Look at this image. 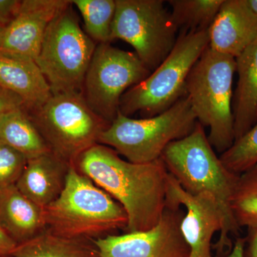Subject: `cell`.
Instances as JSON below:
<instances>
[{"label":"cell","instance_id":"9","mask_svg":"<svg viewBox=\"0 0 257 257\" xmlns=\"http://www.w3.org/2000/svg\"><path fill=\"white\" fill-rule=\"evenodd\" d=\"M177 29L162 0H116L111 40H121L151 72L170 55Z\"/></svg>","mask_w":257,"mask_h":257},{"label":"cell","instance_id":"22","mask_svg":"<svg viewBox=\"0 0 257 257\" xmlns=\"http://www.w3.org/2000/svg\"><path fill=\"white\" fill-rule=\"evenodd\" d=\"M80 12L84 29L93 41L110 43L116 12V0H72Z\"/></svg>","mask_w":257,"mask_h":257},{"label":"cell","instance_id":"5","mask_svg":"<svg viewBox=\"0 0 257 257\" xmlns=\"http://www.w3.org/2000/svg\"><path fill=\"white\" fill-rule=\"evenodd\" d=\"M208 46V30L181 32L167 58L123 94L119 112L126 116L139 112L145 118L170 109L185 96L189 74Z\"/></svg>","mask_w":257,"mask_h":257},{"label":"cell","instance_id":"2","mask_svg":"<svg viewBox=\"0 0 257 257\" xmlns=\"http://www.w3.org/2000/svg\"><path fill=\"white\" fill-rule=\"evenodd\" d=\"M171 175L192 195L209 193L220 207L224 226L217 242L212 246L216 257H226L233 247L231 236H239L241 229L231 213V197L239 175L223 165L211 146L200 123L185 138L172 142L161 157Z\"/></svg>","mask_w":257,"mask_h":257},{"label":"cell","instance_id":"23","mask_svg":"<svg viewBox=\"0 0 257 257\" xmlns=\"http://www.w3.org/2000/svg\"><path fill=\"white\" fill-rule=\"evenodd\" d=\"M230 207L240 229L257 226V165L239 175Z\"/></svg>","mask_w":257,"mask_h":257},{"label":"cell","instance_id":"19","mask_svg":"<svg viewBox=\"0 0 257 257\" xmlns=\"http://www.w3.org/2000/svg\"><path fill=\"white\" fill-rule=\"evenodd\" d=\"M13 257H100L93 240L72 239L45 230L33 239L18 244Z\"/></svg>","mask_w":257,"mask_h":257},{"label":"cell","instance_id":"24","mask_svg":"<svg viewBox=\"0 0 257 257\" xmlns=\"http://www.w3.org/2000/svg\"><path fill=\"white\" fill-rule=\"evenodd\" d=\"M230 172L241 175L257 165V121L247 133L235 140L230 148L219 156Z\"/></svg>","mask_w":257,"mask_h":257},{"label":"cell","instance_id":"20","mask_svg":"<svg viewBox=\"0 0 257 257\" xmlns=\"http://www.w3.org/2000/svg\"><path fill=\"white\" fill-rule=\"evenodd\" d=\"M0 141L28 160L51 152L25 108L10 111L0 118Z\"/></svg>","mask_w":257,"mask_h":257},{"label":"cell","instance_id":"25","mask_svg":"<svg viewBox=\"0 0 257 257\" xmlns=\"http://www.w3.org/2000/svg\"><path fill=\"white\" fill-rule=\"evenodd\" d=\"M27 162L25 155L0 141V192L16 185Z\"/></svg>","mask_w":257,"mask_h":257},{"label":"cell","instance_id":"33","mask_svg":"<svg viewBox=\"0 0 257 257\" xmlns=\"http://www.w3.org/2000/svg\"><path fill=\"white\" fill-rule=\"evenodd\" d=\"M8 257H13V256H8Z\"/></svg>","mask_w":257,"mask_h":257},{"label":"cell","instance_id":"30","mask_svg":"<svg viewBox=\"0 0 257 257\" xmlns=\"http://www.w3.org/2000/svg\"><path fill=\"white\" fill-rule=\"evenodd\" d=\"M245 245V237L238 236L233 244L232 249L226 257H243Z\"/></svg>","mask_w":257,"mask_h":257},{"label":"cell","instance_id":"6","mask_svg":"<svg viewBox=\"0 0 257 257\" xmlns=\"http://www.w3.org/2000/svg\"><path fill=\"white\" fill-rule=\"evenodd\" d=\"M197 123L185 95L170 109L152 117L133 119L119 111L98 144L111 147L128 162L150 163L160 160L171 143L192 133Z\"/></svg>","mask_w":257,"mask_h":257},{"label":"cell","instance_id":"13","mask_svg":"<svg viewBox=\"0 0 257 257\" xmlns=\"http://www.w3.org/2000/svg\"><path fill=\"white\" fill-rule=\"evenodd\" d=\"M68 0H23L11 21L0 32V52L36 60L47 28Z\"/></svg>","mask_w":257,"mask_h":257},{"label":"cell","instance_id":"28","mask_svg":"<svg viewBox=\"0 0 257 257\" xmlns=\"http://www.w3.org/2000/svg\"><path fill=\"white\" fill-rule=\"evenodd\" d=\"M243 257H257V226L248 228Z\"/></svg>","mask_w":257,"mask_h":257},{"label":"cell","instance_id":"12","mask_svg":"<svg viewBox=\"0 0 257 257\" xmlns=\"http://www.w3.org/2000/svg\"><path fill=\"white\" fill-rule=\"evenodd\" d=\"M167 205L185 208L181 231L190 249L189 257H216L211 240L224 226V217L215 198L209 193L192 195L169 173Z\"/></svg>","mask_w":257,"mask_h":257},{"label":"cell","instance_id":"17","mask_svg":"<svg viewBox=\"0 0 257 257\" xmlns=\"http://www.w3.org/2000/svg\"><path fill=\"white\" fill-rule=\"evenodd\" d=\"M0 226L18 244L26 242L46 230L45 211L12 186L0 192Z\"/></svg>","mask_w":257,"mask_h":257},{"label":"cell","instance_id":"11","mask_svg":"<svg viewBox=\"0 0 257 257\" xmlns=\"http://www.w3.org/2000/svg\"><path fill=\"white\" fill-rule=\"evenodd\" d=\"M184 214L182 207L167 205L151 229L106 235L93 241L100 257H189L190 249L181 231Z\"/></svg>","mask_w":257,"mask_h":257},{"label":"cell","instance_id":"8","mask_svg":"<svg viewBox=\"0 0 257 257\" xmlns=\"http://www.w3.org/2000/svg\"><path fill=\"white\" fill-rule=\"evenodd\" d=\"M72 6L71 2L51 22L35 60L52 94L82 93L97 45L81 28Z\"/></svg>","mask_w":257,"mask_h":257},{"label":"cell","instance_id":"15","mask_svg":"<svg viewBox=\"0 0 257 257\" xmlns=\"http://www.w3.org/2000/svg\"><path fill=\"white\" fill-rule=\"evenodd\" d=\"M0 86L20 96L28 112L40 108L52 95L35 60L9 52H0Z\"/></svg>","mask_w":257,"mask_h":257},{"label":"cell","instance_id":"27","mask_svg":"<svg viewBox=\"0 0 257 257\" xmlns=\"http://www.w3.org/2000/svg\"><path fill=\"white\" fill-rule=\"evenodd\" d=\"M20 3L18 0H0V21L8 25L14 17Z\"/></svg>","mask_w":257,"mask_h":257},{"label":"cell","instance_id":"3","mask_svg":"<svg viewBox=\"0 0 257 257\" xmlns=\"http://www.w3.org/2000/svg\"><path fill=\"white\" fill-rule=\"evenodd\" d=\"M44 211L47 230L72 239L95 240L128 224L122 206L74 165L60 195Z\"/></svg>","mask_w":257,"mask_h":257},{"label":"cell","instance_id":"4","mask_svg":"<svg viewBox=\"0 0 257 257\" xmlns=\"http://www.w3.org/2000/svg\"><path fill=\"white\" fill-rule=\"evenodd\" d=\"M236 60L208 46L191 70L186 94L198 122L209 128L208 140L222 154L234 143L233 80Z\"/></svg>","mask_w":257,"mask_h":257},{"label":"cell","instance_id":"16","mask_svg":"<svg viewBox=\"0 0 257 257\" xmlns=\"http://www.w3.org/2000/svg\"><path fill=\"white\" fill-rule=\"evenodd\" d=\"M70 165L52 152L30 159L16 187L30 201L45 209L63 190Z\"/></svg>","mask_w":257,"mask_h":257},{"label":"cell","instance_id":"7","mask_svg":"<svg viewBox=\"0 0 257 257\" xmlns=\"http://www.w3.org/2000/svg\"><path fill=\"white\" fill-rule=\"evenodd\" d=\"M28 113L50 151L69 165L99 143L111 124L92 110L81 92L52 94Z\"/></svg>","mask_w":257,"mask_h":257},{"label":"cell","instance_id":"26","mask_svg":"<svg viewBox=\"0 0 257 257\" xmlns=\"http://www.w3.org/2000/svg\"><path fill=\"white\" fill-rule=\"evenodd\" d=\"M25 108L23 99L15 93L0 86V118L10 111Z\"/></svg>","mask_w":257,"mask_h":257},{"label":"cell","instance_id":"10","mask_svg":"<svg viewBox=\"0 0 257 257\" xmlns=\"http://www.w3.org/2000/svg\"><path fill=\"white\" fill-rule=\"evenodd\" d=\"M151 72L136 54L110 43L98 44L84 77L82 94L96 114L111 123L119 113L123 94Z\"/></svg>","mask_w":257,"mask_h":257},{"label":"cell","instance_id":"1","mask_svg":"<svg viewBox=\"0 0 257 257\" xmlns=\"http://www.w3.org/2000/svg\"><path fill=\"white\" fill-rule=\"evenodd\" d=\"M74 165L122 206L128 217L125 233L146 231L160 221L167 206L169 175L162 159L133 163L111 147L96 144Z\"/></svg>","mask_w":257,"mask_h":257},{"label":"cell","instance_id":"21","mask_svg":"<svg viewBox=\"0 0 257 257\" xmlns=\"http://www.w3.org/2000/svg\"><path fill=\"white\" fill-rule=\"evenodd\" d=\"M224 0H170L171 17L177 29L183 32L208 30Z\"/></svg>","mask_w":257,"mask_h":257},{"label":"cell","instance_id":"29","mask_svg":"<svg viewBox=\"0 0 257 257\" xmlns=\"http://www.w3.org/2000/svg\"><path fill=\"white\" fill-rule=\"evenodd\" d=\"M18 243L0 226V257L10 256Z\"/></svg>","mask_w":257,"mask_h":257},{"label":"cell","instance_id":"31","mask_svg":"<svg viewBox=\"0 0 257 257\" xmlns=\"http://www.w3.org/2000/svg\"><path fill=\"white\" fill-rule=\"evenodd\" d=\"M247 3L257 16V0H247Z\"/></svg>","mask_w":257,"mask_h":257},{"label":"cell","instance_id":"18","mask_svg":"<svg viewBox=\"0 0 257 257\" xmlns=\"http://www.w3.org/2000/svg\"><path fill=\"white\" fill-rule=\"evenodd\" d=\"M235 60L238 81L232 101L234 141L257 121V38Z\"/></svg>","mask_w":257,"mask_h":257},{"label":"cell","instance_id":"14","mask_svg":"<svg viewBox=\"0 0 257 257\" xmlns=\"http://www.w3.org/2000/svg\"><path fill=\"white\" fill-rule=\"evenodd\" d=\"M209 47L236 59L257 38V16L247 0H224L208 29Z\"/></svg>","mask_w":257,"mask_h":257},{"label":"cell","instance_id":"32","mask_svg":"<svg viewBox=\"0 0 257 257\" xmlns=\"http://www.w3.org/2000/svg\"><path fill=\"white\" fill-rule=\"evenodd\" d=\"M6 25V24H5L4 23H3V22L0 21V32L3 30V29L4 28Z\"/></svg>","mask_w":257,"mask_h":257}]
</instances>
